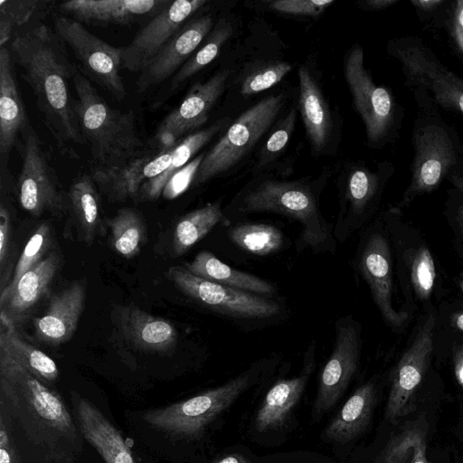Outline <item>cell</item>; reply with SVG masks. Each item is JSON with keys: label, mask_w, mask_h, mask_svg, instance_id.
Masks as SVG:
<instances>
[{"label": "cell", "mask_w": 463, "mask_h": 463, "mask_svg": "<svg viewBox=\"0 0 463 463\" xmlns=\"http://www.w3.org/2000/svg\"><path fill=\"white\" fill-rule=\"evenodd\" d=\"M375 401L376 391L372 382L358 387L326 426V438L345 443L358 437L370 422Z\"/></svg>", "instance_id": "obj_30"}, {"label": "cell", "mask_w": 463, "mask_h": 463, "mask_svg": "<svg viewBox=\"0 0 463 463\" xmlns=\"http://www.w3.org/2000/svg\"><path fill=\"white\" fill-rule=\"evenodd\" d=\"M388 52L400 62L406 85L418 103L427 98L428 105L434 103L463 115V78L445 66L421 39L404 36L392 40Z\"/></svg>", "instance_id": "obj_6"}, {"label": "cell", "mask_w": 463, "mask_h": 463, "mask_svg": "<svg viewBox=\"0 0 463 463\" xmlns=\"http://www.w3.org/2000/svg\"><path fill=\"white\" fill-rule=\"evenodd\" d=\"M392 170L388 163L383 164L378 171L364 165L351 166L343 183L340 212L334 229L335 240H346L359 227Z\"/></svg>", "instance_id": "obj_17"}, {"label": "cell", "mask_w": 463, "mask_h": 463, "mask_svg": "<svg viewBox=\"0 0 463 463\" xmlns=\"http://www.w3.org/2000/svg\"><path fill=\"white\" fill-rule=\"evenodd\" d=\"M457 222L463 236V205L458 206L457 210Z\"/></svg>", "instance_id": "obj_55"}, {"label": "cell", "mask_w": 463, "mask_h": 463, "mask_svg": "<svg viewBox=\"0 0 463 463\" xmlns=\"http://www.w3.org/2000/svg\"><path fill=\"white\" fill-rule=\"evenodd\" d=\"M333 3V0H277L270 2L269 7L287 14L317 16Z\"/></svg>", "instance_id": "obj_45"}, {"label": "cell", "mask_w": 463, "mask_h": 463, "mask_svg": "<svg viewBox=\"0 0 463 463\" xmlns=\"http://www.w3.org/2000/svg\"><path fill=\"white\" fill-rule=\"evenodd\" d=\"M459 288L461 290V293L463 295V279H461L458 282Z\"/></svg>", "instance_id": "obj_56"}, {"label": "cell", "mask_w": 463, "mask_h": 463, "mask_svg": "<svg viewBox=\"0 0 463 463\" xmlns=\"http://www.w3.org/2000/svg\"><path fill=\"white\" fill-rule=\"evenodd\" d=\"M360 351L357 322L350 316L339 318L335 324L334 349L319 378L313 414L323 415L341 399L357 371Z\"/></svg>", "instance_id": "obj_14"}, {"label": "cell", "mask_w": 463, "mask_h": 463, "mask_svg": "<svg viewBox=\"0 0 463 463\" xmlns=\"http://www.w3.org/2000/svg\"><path fill=\"white\" fill-rule=\"evenodd\" d=\"M203 156V154L195 156L169 179L162 192L165 199L173 200L178 197L194 183Z\"/></svg>", "instance_id": "obj_44"}, {"label": "cell", "mask_w": 463, "mask_h": 463, "mask_svg": "<svg viewBox=\"0 0 463 463\" xmlns=\"http://www.w3.org/2000/svg\"><path fill=\"white\" fill-rule=\"evenodd\" d=\"M315 344L309 346L301 374L277 382L267 392L257 411L254 427L259 432L279 429L285 424L291 411L299 401L311 374Z\"/></svg>", "instance_id": "obj_27"}, {"label": "cell", "mask_w": 463, "mask_h": 463, "mask_svg": "<svg viewBox=\"0 0 463 463\" xmlns=\"http://www.w3.org/2000/svg\"><path fill=\"white\" fill-rule=\"evenodd\" d=\"M213 26V20L210 15L187 21L139 72L137 92L142 94L171 79L194 53Z\"/></svg>", "instance_id": "obj_16"}, {"label": "cell", "mask_w": 463, "mask_h": 463, "mask_svg": "<svg viewBox=\"0 0 463 463\" xmlns=\"http://www.w3.org/2000/svg\"><path fill=\"white\" fill-rule=\"evenodd\" d=\"M298 109L311 144L312 152L318 155L326 147L331 138L332 116L317 81L304 65L298 69Z\"/></svg>", "instance_id": "obj_28"}, {"label": "cell", "mask_w": 463, "mask_h": 463, "mask_svg": "<svg viewBox=\"0 0 463 463\" xmlns=\"http://www.w3.org/2000/svg\"><path fill=\"white\" fill-rule=\"evenodd\" d=\"M453 368L458 383L463 388V345L453 350Z\"/></svg>", "instance_id": "obj_50"}, {"label": "cell", "mask_w": 463, "mask_h": 463, "mask_svg": "<svg viewBox=\"0 0 463 463\" xmlns=\"http://www.w3.org/2000/svg\"><path fill=\"white\" fill-rule=\"evenodd\" d=\"M52 0H0V18L7 21L18 33L40 24L52 8Z\"/></svg>", "instance_id": "obj_40"}, {"label": "cell", "mask_w": 463, "mask_h": 463, "mask_svg": "<svg viewBox=\"0 0 463 463\" xmlns=\"http://www.w3.org/2000/svg\"><path fill=\"white\" fill-rule=\"evenodd\" d=\"M75 415L80 435L105 463H135L120 431L91 402L73 394Z\"/></svg>", "instance_id": "obj_25"}, {"label": "cell", "mask_w": 463, "mask_h": 463, "mask_svg": "<svg viewBox=\"0 0 463 463\" xmlns=\"http://www.w3.org/2000/svg\"><path fill=\"white\" fill-rule=\"evenodd\" d=\"M72 85L80 131L90 149L91 171L121 167L148 150L138 135L133 110L122 111L109 106L80 71Z\"/></svg>", "instance_id": "obj_3"}, {"label": "cell", "mask_w": 463, "mask_h": 463, "mask_svg": "<svg viewBox=\"0 0 463 463\" xmlns=\"http://www.w3.org/2000/svg\"><path fill=\"white\" fill-rule=\"evenodd\" d=\"M449 29L458 51L463 57V0L452 3Z\"/></svg>", "instance_id": "obj_46"}, {"label": "cell", "mask_w": 463, "mask_h": 463, "mask_svg": "<svg viewBox=\"0 0 463 463\" xmlns=\"http://www.w3.org/2000/svg\"><path fill=\"white\" fill-rule=\"evenodd\" d=\"M116 326L124 339L137 351L166 354L177 344V332L168 320L135 306L116 307Z\"/></svg>", "instance_id": "obj_23"}, {"label": "cell", "mask_w": 463, "mask_h": 463, "mask_svg": "<svg viewBox=\"0 0 463 463\" xmlns=\"http://www.w3.org/2000/svg\"><path fill=\"white\" fill-rule=\"evenodd\" d=\"M246 372L217 388L171 405L147 411L143 419L151 428L172 438H198L253 383Z\"/></svg>", "instance_id": "obj_7"}, {"label": "cell", "mask_w": 463, "mask_h": 463, "mask_svg": "<svg viewBox=\"0 0 463 463\" xmlns=\"http://www.w3.org/2000/svg\"><path fill=\"white\" fill-rule=\"evenodd\" d=\"M184 267L202 279L257 295H269L275 291L268 281L230 267L207 250L199 252Z\"/></svg>", "instance_id": "obj_31"}, {"label": "cell", "mask_w": 463, "mask_h": 463, "mask_svg": "<svg viewBox=\"0 0 463 463\" xmlns=\"http://www.w3.org/2000/svg\"><path fill=\"white\" fill-rule=\"evenodd\" d=\"M59 267V255L56 252L50 253L20 279L9 295L0 299L1 312L15 326L22 324L47 294Z\"/></svg>", "instance_id": "obj_26"}, {"label": "cell", "mask_w": 463, "mask_h": 463, "mask_svg": "<svg viewBox=\"0 0 463 463\" xmlns=\"http://www.w3.org/2000/svg\"><path fill=\"white\" fill-rule=\"evenodd\" d=\"M18 149L22 166L17 179L21 207L33 216L45 213L61 215L68 210L64 193L49 156L33 127L22 135Z\"/></svg>", "instance_id": "obj_11"}, {"label": "cell", "mask_w": 463, "mask_h": 463, "mask_svg": "<svg viewBox=\"0 0 463 463\" xmlns=\"http://www.w3.org/2000/svg\"><path fill=\"white\" fill-rule=\"evenodd\" d=\"M451 324L455 328L463 332V311L456 312L452 315Z\"/></svg>", "instance_id": "obj_54"}, {"label": "cell", "mask_w": 463, "mask_h": 463, "mask_svg": "<svg viewBox=\"0 0 463 463\" xmlns=\"http://www.w3.org/2000/svg\"><path fill=\"white\" fill-rule=\"evenodd\" d=\"M231 71L222 70L204 82L195 83L185 97L160 122L156 132H167L182 140L196 131L222 94Z\"/></svg>", "instance_id": "obj_22"}, {"label": "cell", "mask_w": 463, "mask_h": 463, "mask_svg": "<svg viewBox=\"0 0 463 463\" xmlns=\"http://www.w3.org/2000/svg\"><path fill=\"white\" fill-rule=\"evenodd\" d=\"M435 324L430 314L393 371L385 411L391 423H397L415 410L416 394L433 351Z\"/></svg>", "instance_id": "obj_13"}, {"label": "cell", "mask_w": 463, "mask_h": 463, "mask_svg": "<svg viewBox=\"0 0 463 463\" xmlns=\"http://www.w3.org/2000/svg\"><path fill=\"white\" fill-rule=\"evenodd\" d=\"M0 345L24 368L47 385L59 377L56 363L45 353L20 336L14 324L3 312L0 313Z\"/></svg>", "instance_id": "obj_33"}, {"label": "cell", "mask_w": 463, "mask_h": 463, "mask_svg": "<svg viewBox=\"0 0 463 463\" xmlns=\"http://www.w3.org/2000/svg\"><path fill=\"white\" fill-rule=\"evenodd\" d=\"M0 463H20L3 415L0 417Z\"/></svg>", "instance_id": "obj_48"}, {"label": "cell", "mask_w": 463, "mask_h": 463, "mask_svg": "<svg viewBox=\"0 0 463 463\" xmlns=\"http://www.w3.org/2000/svg\"><path fill=\"white\" fill-rule=\"evenodd\" d=\"M453 185L463 194V173L457 172L449 177Z\"/></svg>", "instance_id": "obj_53"}, {"label": "cell", "mask_w": 463, "mask_h": 463, "mask_svg": "<svg viewBox=\"0 0 463 463\" xmlns=\"http://www.w3.org/2000/svg\"><path fill=\"white\" fill-rule=\"evenodd\" d=\"M296 118L297 109L292 108L261 148L258 167L264 166L286 146L294 130Z\"/></svg>", "instance_id": "obj_43"}, {"label": "cell", "mask_w": 463, "mask_h": 463, "mask_svg": "<svg viewBox=\"0 0 463 463\" xmlns=\"http://www.w3.org/2000/svg\"><path fill=\"white\" fill-rule=\"evenodd\" d=\"M364 61L362 47L354 46L345 61V76L368 143L381 147L397 136L402 111L390 90L374 83Z\"/></svg>", "instance_id": "obj_8"}, {"label": "cell", "mask_w": 463, "mask_h": 463, "mask_svg": "<svg viewBox=\"0 0 463 463\" xmlns=\"http://www.w3.org/2000/svg\"><path fill=\"white\" fill-rule=\"evenodd\" d=\"M52 242V229L47 222L40 223L27 241L16 263L11 281L1 290L0 299L14 288L20 279L36 264L48 250Z\"/></svg>", "instance_id": "obj_39"}, {"label": "cell", "mask_w": 463, "mask_h": 463, "mask_svg": "<svg viewBox=\"0 0 463 463\" xmlns=\"http://www.w3.org/2000/svg\"><path fill=\"white\" fill-rule=\"evenodd\" d=\"M283 103V94L272 95L241 113L204 155L194 184L205 183L236 165L269 129Z\"/></svg>", "instance_id": "obj_9"}, {"label": "cell", "mask_w": 463, "mask_h": 463, "mask_svg": "<svg viewBox=\"0 0 463 463\" xmlns=\"http://www.w3.org/2000/svg\"><path fill=\"white\" fill-rule=\"evenodd\" d=\"M358 268L384 321L392 327L402 326L408 319V313L393 308L391 250L381 233H373L365 241Z\"/></svg>", "instance_id": "obj_18"}, {"label": "cell", "mask_w": 463, "mask_h": 463, "mask_svg": "<svg viewBox=\"0 0 463 463\" xmlns=\"http://www.w3.org/2000/svg\"><path fill=\"white\" fill-rule=\"evenodd\" d=\"M2 402L29 439L52 459L71 462L81 449L80 430L60 394L0 345Z\"/></svg>", "instance_id": "obj_2"}, {"label": "cell", "mask_w": 463, "mask_h": 463, "mask_svg": "<svg viewBox=\"0 0 463 463\" xmlns=\"http://www.w3.org/2000/svg\"><path fill=\"white\" fill-rule=\"evenodd\" d=\"M411 4L414 6L419 14H429L439 9L443 4L444 0H412Z\"/></svg>", "instance_id": "obj_49"}, {"label": "cell", "mask_w": 463, "mask_h": 463, "mask_svg": "<svg viewBox=\"0 0 463 463\" xmlns=\"http://www.w3.org/2000/svg\"><path fill=\"white\" fill-rule=\"evenodd\" d=\"M86 296V286L76 281L54 294L45 313L33 319L36 337L51 345L67 342L77 329Z\"/></svg>", "instance_id": "obj_24"}, {"label": "cell", "mask_w": 463, "mask_h": 463, "mask_svg": "<svg viewBox=\"0 0 463 463\" xmlns=\"http://www.w3.org/2000/svg\"><path fill=\"white\" fill-rule=\"evenodd\" d=\"M232 34V27L224 19L213 28L203 44L180 70L170 79L165 90L160 97L154 100L153 108H158L165 103L185 84L189 79L212 62L218 55L221 48Z\"/></svg>", "instance_id": "obj_34"}, {"label": "cell", "mask_w": 463, "mask_h": 463, "mask_svg": "<svg viewBox=\"0 0 463 463\" xmlns=\"http://www.w3.org/2000/svg\"><path fill=\"white\" fill-rule=\"evenodd\" d=\"M411 180L399 203L410 204L417 196L438 188L458 170L462 146L456 131L433 113L421 114L412 130Z\"/></svg>", "instance_id": "obj_5"}, {"label": "cell", "mask_w": 463, "mask_h": 463, "mask_svg": "<svg viewBox=\"0 0 463 463\" xmlns=\"http://www.w3.org/2000/svg\"><path fill=\"white\" fill-rule=\"evenodd\" d=\"M98 186L90 173L79 175L67 192L68 210L81 241L90 245L102 234L105 222Z\"/></svg>", "instance_id": "obj_29"}, {"label": "cell", "mask_w": 463, "mask_h": 463, "mask_svg": "<svg viewBox=\"0 0 463 463\" xmlns=\"http://www.w3.org/2000/svg\"><path fill=\"white\" fill-rule=\"evenodd\" d=\"M11 235V220L7 206L0 205V264L3 269L7 262Z\"/></svg>", "instance_id": "obj_47"}, {"label": "cell", "mask_w": 463, "mask_h": 463, "mask_svg": "<svg viewBox=\"0 0 463 463\" xmlns=\"http://www.w3.org/2000/svg\"><path fill=\"white\" fill-rule=\"evenodd\" d=\"M166 277L190 298L223 315L237 318L265 319L280 311L279 305L270 299L202 279L184 267H170Z\"/></svg>", "instance_id": "obj_12"}, {"label": "cell", "mask_w": 463, "mask_h": 463, "mask_svg": "<svg viewBox=\"0 0 463 463\" xmlns=\"http://www.w3.org/2000/svg\"><path fill=\"white\" fill-rule=\"evenodd\" d=\"M207 3V0L172 1L146 21L128 45L121 47L122 68L130 72H140L192 15Z\"/></svg>", "instance_id": "obj_15"}, {"label": "cell", "mask_w": 463, "mask_h": 463, "mask_svg": "<svg viewBox=\"0 0 463 463\" xmlns=\"http://www.w3.org/2000/svg\"><path fill=\"white\" fill-rule=\"evenodd\" d=\"M398 3V0H366L363 3V7L367 10H383Z\"/></svg>", "instance_id": "obj_51"}, {"label": "cell", "mask_w": 463, "mask_h": 463, "mask_svg": "<svg viewBox=\"0 0 463 463\" xmlns=\"http://www.w3.org/2000/svg\"><path fill=\"white\" fill-rule=\"evenodd\" d=\"M291 70L292 65L284 61L259 65L244 76L241 83V93L249 96L266 90L279 83Z\"/></svg>", "instance_id": "obj_41"}, {"label": "cell", "mask_w": 463, "mask_h": 463, "mask_svg": "<svg viewBox=\"0 0 463 463\" xmlns=\"http://www.w3.org/2000/svg\"><path fill=\"white\" fill-rule=\"evenodd\" d=\"M411 281L417 297L428 299L432 293L436 269L433 257L427 247H420L410 264Z\"/></svg>", "instance_id": "obj_42"}, {"label": "cell", "mask_w": 463, "mask_h": 463, "mask_svg": "<svg viewBox=\"0 0 463 463\" xmlns=\"http://www.w3.org/2000/svg\"><path fill=\"white\" fill-rule=\"evenodd\" d=\"M227 120L229 119H219L206 128L196 130L185 136L174 146L169 167L164 173L146 181L142 185L137 200L156 201L158 199L169 179L192 160L194 156L226 125Z\"/></svg>", "instance_id": "obj_32"}, {"label": "cell", "mask_w": 463, "mask_h": 463, "mask_svg": "<svg viewBox=\"0 0 463 463\" xmlns=\"http://www.w3.org/2000/svg\"><path fill=\"white\" fill-rule=\"evenodd\" d=\"M8 48L60 153L79 158L78 148L85 141L70 82L80 70L70 60L65 44L53 28L40 23L15 34Z\"/></svg>", "instance_id": "obj_1"}, {"label": "cell", "mask_w": 463, "mask_h": 463, "mask_svg": "<svg viewBox=\"0 0 463 463\" xmlns=\"http://www.w3.org/2000/svg\"><path fill=\"white\" fill-rule=\"evenodd\" d=\"M31 126L14 73L8 47L0 48V173H9V158Z\"/></svg>", "instance_id": "obj_20"}, {"label": "cell", "mask_w": 463, "mask_h": 463, "mask_svg": "<svg viewBox=\"0 0 463 463\" xmlns=\"http://www.w3.org/2000/svg\"><path fill=\"white\" fill-rule=\"evenodd\" d=\"M225 221L219 203H209L183 216L173 234V251L176 256L186 252L216 224Z\"/></svg>", "instance_id": "obj_36"}, {"label": "cell", "mask_w": 463, "mask_h": 463, "mask_svg": "<svg viewBox=\"0 0 463 463\" xmlns=\"http://www.w3.org/2000/svg\"><path fill=\"white\" fill-rule=\"evenodd\" d=\"M428 431L424 414L408 421L386 445L381 455L382 463H429Z\"/></svg>", "instance_id": "obj_35"}, {"label": "cell", "mask_w": 463, "mask_h": 463, "mask_svg": "<svg viewBox=\"0 0 463 463\" xmlns=\"http://www.w3.org/2000/svg\"><path fill=\"white\" fill-rule=\"evenodd\" d=\"M113 250L124 258L136 256L146 240V228L141 213L124 207L107 221Z\"/></svg>", "instance_id": "obj_37"}, {"label": "cell", "mask_w": 463, "mask_h": 463, "mask_svg": "<svg viewBox=\"0 0 463 463\" xmlns=\"http://www.w3.org/2000/svg\"><path fill=\"white\" fill-rule=\"evenodd\" d=\"M173 147L160 154L148 149L132 162L109 170H93L90 175L100 193L113 202L137 199L142 185L164 173L170 165Z\"/></svg>", "instance_id": "obj_21"}, {"label": "cell", "mask_w": 463, "mask_h": 463, "mask_svg": "<svg viewBox=\"0 0 463 463\" xmlns=\"http://www.w3.org/2000/svg\"><path fill=\"white\" fill-rule=\"evenodd\" d=\"M216 463H250L247 458L240 455H229Z\"/></svg>", "instance_id": "obj_52"}, {"label": "cell", "mask_w": 463, "mask_h": 463, "mask_svg": "<svg viewBox=\"0 0 463 463\" xmlns=\"http://www.w3.org/2000/svg\"><path fill=\"white\" fill-rule=\"evenodd\" d=\"M229 237L241 249L259 256L279 250L284 242L280 230L266 223L239 224L230 230Z\"/></svg>", "instance_id": "obj_38"}, {"label": "cell", "mask_w": 463, "mask_h": 463, "mask_svg": "<svg viewBox=\"0 0 463 463\" xmlns=\"http://www.w3.org/2000/svg\"><path fill=\"white\" fill-rule=\"evenodd\" d=\"M171 0H71L58 5L60 14L83 24L130 25L150 20Z\"/></svg>", "instance_id": "obj_19"}, {"label": "cell", "mask_w": 463, "mask_h": 463, "mask_svg": "<svg viewBox=\"0 0 463 463\" xmlns=\"http://www.w3.org/2000/svg\"><path fill=\"white\" fill-rule=\"evenodd\" d=\"M239 210L242 213H274L302 225L301 242L315 252L334 251V227L323 217L311 188L298 182L265 180L246 191Z\"/></svg>", "instance_id": "obj_4"}, {"label": "cell", "mask_w": 463, "mask_h": 463, "mask_svg": "<svg viewBox=\"0 0 463 463\" xmlns=\"http://www.w3.org/2000/svg\"><path fill=\"white\" fill-rule=\"evenodd\" d=\"M53 30L79 62L80 71L121 101L127 89L121 75L122 51L91 33L83 24L62 14L53 16Z\"/></svg>", "instance_id": "obj_10"}]
</instances>
